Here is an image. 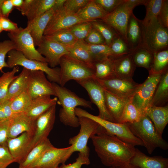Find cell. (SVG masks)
I'll return each instance as SVG.
<instances>
[{"instance_id": "32", "label": "cell", "mask_w": 168, "mask_h": 168, "mask_svg": "<svg viewBox=\"0 0 168 168\" xmlns=\"http://www.w3.org/2000/svg\"><path fill=\"white\" fill-rule=\"evenodd\" d=\"M168 71L162 74L152 99L151 106H161L168 101Z\"/></svg>"}, {"instance_id": "52", "label": "cell", "mask_w": 168, "mask_h": 168, "mask_svg": "<svg viewBox=\"0 0 168 168\" xmlns=\"http://www.w3.org/2000/svg\"><path fill=\"white\" fill-rule=\"evenodd\" d=\"M11 119L0 121V144H6Z\"/></svg>"}, {"instance_id": "58", "label": "cell", "mask_w": 168, "mask_h": 168, "mask_svg": "<svg viewBox=\"0 0 168 168\" xmlns=\"http://www.w3.org/2000/svg\"><path fill=\"white\" fill-rule=\"evenodd\" d=\"M146 0H125V2L127 6L132 10L137 6L143 4Z\"/></svg>"}, {"instance_id": "59", "label": "cell", "mask_w": 168, "mask_h": 168, "mask_svg": "<svg viewBox=\"0 0 168 168\" xmlns=\"http://www.w3.org/2000/svg\"><path fill=\"white\" fill-rule=\"evenodd\" d=\"M66 0H55L52 8L54 11L61 9L63 7L64 3Z\"/></svg>"}, {"instance_id": "63", "label": "cell", "mask_w": 168, "mask_h": 168, "mask_svg": "<svg viewBox=\"0 0 168 168\" xmlns=\"http://www.w3.org/2000/svg\"><path fill=\"white\" fill-rule=\"evenodd\" d=\"M4 0H0V18L2 16L1 12V6Z\"/></svg>"}, {"instance_id": "33", "label": "cell", "mask_w": 168, "mask_h": 168, "mask_svg": "<svg viewBox=\"0 0 168 168\" xmlns=\"http://www.w3.org/2000/svg\"><path fill=\"white\" fill-rule=\"evenodd\" d=\"M94 78L104 80L115 76L114 62L111 58H108L94 63Z\"/></svg>"}, {"instance_id": "60", "label": "cell", "mask_w": 168, "mask_h": 168, "mask_svg": "<svg viewBox=\"0 0 168 168\" xmlns=\"http://www.w3.org/2000/svg\"><path fill=\"white\" fill-rule=\"evenodd\" d=\"M14 8L19 9L21 6L23 0H11Z\"/></svg>"}, {"instance_id": "17", "label": "cell", "mask_w": 168, "mask_h": 168, "mask_svg": "<svg viewBox=\"0 0 168 168\" xmlns=\"http://www.w3.org/2000/svg\"><path fill=\"white\" fill-rule=\"evenodd\" d=\"M36 49L46 59L51 68L59 65L62 57L69 54L67 47L44 36Z\"/></svg>"}, {"instance_id": "39", "label": "cell", "mask_w": 168, "mask_h": 168, "mask_svg": "<svg viewBox=\"0 0 168 168\" xmlns=\"http://www.w3.org/2000/svg\"><path fill=\"white\" fill-rule=\"evenodd\" d=\"M32 100L26 90L10 100V106L14 114L24 113Z\"/></svg>"}, {"instance_id": "40", "label": "cell", "mask_w": 168, "mask_h": 168, "mask_svg": "<svg viewBox=\"0 0 168 168\" xmlns=\"http://www.w3.org/2000/svg\"><path fill=\"white\" fill-rule=\"evenodd\" d=\"M44 36L68 48L72 46L78 41L69 29L60 30L50 35Z\"/></svg>"}, {"instance_id": "53", "label": "cell", "mask_w": 168, "mask_h": 168, "mask_svg": "<svg viewBox=\"0 0 168 168\" xmlns=\"http://www.w3.org/2000/svg\"><path fill=\"white\" fill-rule=\"evenodd\" d=\"M157 18L164 27L168 28V1L163 0Z\"/></svg>"}, {"instance_id": "1", "label": "cell", "mask_w": 168, "mask_h": 168, "mask_svg": "<svg viewBox=\"0 0 168 168\" xmlns=\"http://www.w3.org/2000/svg\"><path fill=\"white\" fill-rule=\"evenodd\" d=\"M95 152L104 166L110 167L129 163L135 146L108 133L102 127L91 138Z\"/></svg>"}, {"instance_id": "38", "label": "cell", "mask_w": 168, "mask_h": 168, "mask_svg": "<svg viewBox=\"0 0 168 168\" xmlns=\"http://www.w3.org/2000/svg\"><path fill=\"white\" fill-rule=\"evenodd\" d=\"M55 2V0H34L26 16L28 21L36 18L52 8Z\"/></svg>"}, {"instance_id": "4", "label": "cell", "mask_w": 168, "mask_h": 168, "mask_svg": "<svg viewBox=\"0 0 168 168\" xmlns=\"http://www.w3.org/2000/svg\"><path fill=\"white\" fill-rule=\"evenodd\" d=\"M75 113L77 117H86L94 120L108 133L115 136L124 142L134 146H143L142 141L133 135L126 124L112 122L103 119L80 108H75Z\"/></svg>"}, {"instance_id": "14", "label": "cell", "mask_w": 168, "mask_h": 168, "mask_svg": "<svg viewBox=\"0 0 168 168\" xmlns=\"http://www.w3.org/2000/svg\"><path fill=\"white\" fill-rule=\"evenodd\" d=\"M44 73L40 70H30L26 91L32 100L44 96H55L52 83L47 79Z\"/></svg>"}, {"instance_id": "10", "label": "cell", "mask_w": 168, "mask_h": 168, "mask_svg": "<svg viewBox=\"0 0 168 168\" xmlns=\"http://www.w3.org/2000/svg\"><path fill=\"white\" fill-rule=\"evenodd\" d=\"M149 73L148 77L144 82L140 84L131 99L133 104L144 114L145 110L151 105L162 74L151 72Z\"/></svg>"}, {"instance_id": "35", "label": "cell", "mask_w": 168, "mask_h": 168, "mask_svg": "<svg viewBox=\"0 0 168 168\" xmlns=\"http://www.w3.org/2000/svg\"><path fill=\"white\" fill-rule=\"evenodd\" d=\"M131 99L125 105L119 123L126 124L137 122L145 114L133 104Z\"/></svg>"}, {"instance_id": "29", "label": "cell", "mask_w": 168, "mask_h": 168, "mask_svg": "<svg viewBox=\"0 0 168 168\" xmlns=\"http://www.w3.org/2000/svg\"><path fill=\"white\" fill-rule=\"evenodd\" d=\"M76 14L84 22H92L97 19H101L108 14L94 0H90Z\"/></svg>"}, {"instance_id": "47", "label": "cell", "mask_w": 168, "mask_h": 168, "mask_svg": "<svg viewBox=\"0 0 168 168\" xmlns=\"http://www.w3.org/2000/svg\"><path fill=\"white\" fill-rule=\"evenodd\" d=\"M90 154L79 152L75 162L72 163L62 164L57 168H82L83 165H88L90 164Z\"/></svg>"}, {"instance_id": "61", "label": "cell", "mask_w": 168, "mask_h": 168, "mask_svg": "<svg viewBox=\"0 0 168 168\" xmlns=\"http://www.w3.org/2000/svg\"><path fill=\"white\" fill-rule=\"evenodd\" d=\"M110 168H138L132 164L128 163L121 166L115 167H110Z\"/></svg>"}, {"instance_id": "46", "label": "cell", "mask_w": 168, "mask_h": 168, "mask_svg": "<svg viewBox=\"0 0 168 168\" xmlns=\"http://www.w3.org/2000/svg\"><path fill=\"white\" fill-rule=\"evenodd\" d=\"M13 43L10 40H5L0 42V71L3 73L2 69L4 67H8L6 62V55L11 50L15 49Z\"/></svg>"}, {"instance_id": "37", "label": "cell", "mask_w": 168, "mask_h": 168, "mask_svg": "<svg viewBox=\"0 0 168 168\" xmlns=\"http://www.w3.org/2000/svg\"><path fill=\"white\" fill-rule=\"evenodd\" d=\"M83 43L91 54L94 62L113 57V53L110 46L106 44H90L84 40Z\"/></svg>"}, {"instance_id": "20", "label": "cell", "mask_w": 168, "mask_h": 168, "mask_svg": "<svg viewBox=\"0 0 168 168\" xmlns=\"http://www.w3.org/2000/svg\"><path fill=\"white\" fill-rule=\"evenodd\" d=\"M126 39V43L132 52L139 48L143 47V25L142 21L137 18L133 13L130 16L128 23Z\"/></svg>"}, {"instance_id": "12", "label": "cell", "mask_w": 168, "mask_h": 168, "mask_svg": "<svg viewBox=\"0 0 168 168\" xmlns=\"http://www.w3.org/2000/svg\"><path fill=\"white\" fill-rule=\"evenodd\" d=\"M96 79L104 89L128 100L132 98L141 84L135 82L133 79H124L115 76L104 80Z\"/></svg>"}, {"instance_id": "41", "label": "cell", "mask_w": 168, "mask_h": 168, "mask_svg": "<svg viewBox=\"0 0 168 168\" xmlns=\"http://www.w3.org/2000/svg\"><path fill=\"white\" fill-rule=\"evenodd\" d=\"M163 0H146L144 5L146 8V15L142 21L144 26L147 25L153 19L157 17Z\"/></svg>"}, {"instance_id": "23", "label": "cell", "mask_w": 168, "mask_h": 168, "mask_svg": "<svg viewBox=\"0 0 168 168\" xmlns=\"http://www.w3.org/2000/svg\"><path fill=\"white\" fill-rule=\"evenodd\" d=\"M34 121L32 120L24 113L15 114L11 118L9 129L8 138H16L24 132L32 135Z\"/></svg>"}, {"instance_id": "43", "label": "cell", "mask_w": 168, "mask_h": 168, "mask_svg": "<svg viewBox=\"0 0 168 168\" xmlns=\"http://www.w3.org/2000/svg\"><path fill=\"white\" fill-rule=\"evenodd\" d=\"M91 23L92 27L97 30L103 37L106 44L110 46L114 38L118 34L112 28L102 21L96 20Z\"/></svg>"}, {"instance_id": "19", "label": "cell", "mask_w": 168, "mask_h": 168, "mask_svg": "<svg viewBox=\"0 0 168 168\" xmlns=\"http://www.w3.org/2000/svg\"><path fill=\"white\" fill-rule=\"evenodd\" d=\"M71 146L63 148L54 146L47 150L32 168H57L71 156Z\"/></svg>"}, {"instance_id": "11", "label": "cell", "mask_w": 168, "mask_h": 168, "mask_svg": "<svg viewBox=\"0 0 168 168\" xmlns=\"http://www.w3.org/2000/svg\"><path fill=\"white\" fill-rule=\"evenodd\" d=\"M77 82L86 91L91 102L97 106L99 111L98 116L103 119L115 122L107 110L104 89L96 80L91 78Z\"/></svg>"}, {"instance_id": "31", "label": "cell", "mask_w": 168, "mask_h": 168, "mask_svg": "<svg viewBox=\"0 0 168 168\" xmlns=\"http://www.w3.org/2000/svg\"><path fill=\"white\" fill-rule=\"evenodd\" d=\"M83 41H78L74 45L68 48V54L95 70L94 62Z\"/></svg>"}, {"instance_id": "21", "label": "cell", "mask_w": 168, "mask_h": 168, "mask_svg": "<svg viewBox=\"0 0 168 168\" xmlns=\"http://www.w3.org/2000/svg\"><path fill=\"white\" fill-rule=\"evenodd\" d=\"M54 12L52 8L40 16L28 21L26 28L33 38L35 47L38 46L41 42L44 30Z\"/></svg>"}, {"instance_id": "16", "label": "cell", "mask_w": 168, "mask_h": 168, "mask_svg": "<svg viewBox=\"0 0 168 168\" xmlns=\"http://www.w3.org/2000/svg\"><path fill=\"white\" fill-rule=\"evenodd\" d=\"M83 22H85L80 19L76 13L68 11L63 7L54 11L44 30V35L69 29L76 24Z\"/></svg>"}, {"instance_id": "36", "label": "cell", "mask_w": 168, "mask_h": 168, "mask_svg": "<svg viewBox=\"0 0 168 168\" xmlns=\"http://www.w3.org/2000/svg\"><path fill=\"white\" fill-rule=\"evenodd\" d=\"M168 48L153 53L152 65L149 72L162 74L168 70Z\"/></svg>"}, {"instance_id": "64", "label": "cell", "mask_w": 168, "mask_h": 168, "mask_svg": "<svg viewBox=\"0 0 168 168\" xmlns=\"http://www.w3.org/2000/svg\"><path fill=\"white\" fill-rule=\"evenodd\" d=\"M3 31L1 25L0 24V33Z\"/></svg>"}, {"instance_id": "7", "label": "cell", "mask_w": 168, "mask_h": 168, "mask_svg": "<svg viewBox=\"0 0 168 168\" xmlns=\"http://www.w3.org/2000/svg\"><path fill=\"white\" fill-rule=\"evenodd\" d=\"M168 46V28L160 23L157 17L143 26V47L153 54Z\"/></svg>"}, {"instance_id": "55", "label": "cell", "mask_w": 168, "mask_h": 168, "mask_svg": "<svg viewBox=\"0 0 168 168\" xmlns=\"http://www.w3.org/2000/svg\"><path fill=\"white\" fill-rule=\"evenodd\" d=\"M14 8L11 0H4L1 6V12L2 16L8 18Z\"/></svg>"}, {"instance_id": "13", "label": "cell", "mask_w": 168, "mask_h": 168, "mask_svg": "<svg viewBox=\"0 0 168 168\" xmlns=\"http://www.w3.org/2000/svg\"><path fill=\"white\" fill-rule=\"evenodd\" d=\"M56 105L51 106L34 121V130L30 144L31 150L48 138L55 122Z\"/></svg>"}, {"instance_id": "50", "label": "cell", "mask_w": 168, "mask_h": 168, "mask_svg": "<svg viewBox=\"0 0 168 168\" xmlns=\"http://www.w3.org/2000/svg\"><path fill=\"white\" fill-rule=\"evenodd\" d=\"M84 41L90 44H106L105 40L101 34L93 27Z\"/></svg>"}, {"instance_id": "56", "label": "cell", "mask_w": 168, "mask_h": 168, "mask_svg": "<svg viewBox=\"0 0 168 168\" xmlns=\"http://www.w3.org/2000/svg\"><path fill=\"white\" fill-rule=\"evenodd\" d=\"M0 103L6 118L11 119L14 114L13 112L10 107V100H5Z\"/></svg>"}, {"instance_id": "34", "label": "cell", "mask_w": 168, "mask_h": 168, "mask_svg": "<svg viewBox=\"0 0 168 168\" xmlns=\"http://www.w3.org/2000/svg\"><path fill=\"white\" fill-rule=\"evenodd\" d=\"M131 54L136 67L144 68L148 71L150 70L153 59L152 53L142 47L138 48Z\"/></svg>"}, {"instance_id": "44", "label": "cell", "mask_w": 168, "mask_h": 168, "mask_svg": "<svg viewBox=\"0 0 168 168\" xmlns=\"http://www.w3.org/2000/svg\"><path fill=\"white\" fill-rule=\"evenodd\" d=\"M110 47L115 58L131 54L132 51L124 40L118 35L113 39Z\"/></svg>"}, {"instance_id": "28", "label": "cell", "mask_w": 168, "mask_h": 168, "mask_svg": "<svg viewBox=\"0 0 168 168\" xmlns=\"http://www.w3.org/2000/svg\"><path fill=\"white\" fill-rule=\"evenodd\" d=\"M104 90L107 110L115 122L119 123L125 105L130 100L122 99L105 89Z\"/></svg>"}, {"instance_id": "18", "label": "cell", "mask_w": 168, "mask_h": 168, "mask_svg": "<svg viewBox=\"0 0 168 168\" xmlns=\"http://www.w3.org/2000/svg\"><path fill=\"white\" fill-rule=\"evenodd\" d=\"M32 137L31 134L24 132L16 138H8L7 141V145L10 154L15 162L19 165L31 150Z\"/></svg>"}, {"instance_id": "49", "label": "cell", "mask_w": 168, "mask_h": 168, "mask_svg": "<svg viewBox=\"0 0 168 168\" xmlns=\"http://www.w3.org/2000/svg\"><path fill=\"white\" fill-rule=\"evenodd\" d=\"M90 1V0H66L63 7L68 11L76 13Z\"/></svg>"}, {"instance_id": "57", "label": "cell", "mask_w": 168, "mask_h": 168, "mask_svg": "<svg viewBox=\"0 0 168 168\" xmlns=\"http://www.w3.org/2000/svg\"><path fill=\"white\" fill-rule=\"evenodd\" d=\"M34 0H24L23 3L18 10L23 16L27 15L31 7Z\"/></svg>"}, {"instance_id": "22", "label": "cell", "mask_w": 168, "mask_h": 168, "mask_svg": "<svg viewBox=\"0 0 168 168\" xmlns=\"http://www.w3.org/2000/svg\"><path fill=\"white\" fill-rule=\"evenodd\" d=\"M129 163L138 168H168L167 158L149 156L136 148Z\"/></svg>"}, {"instance_id": "45", "label": "cell", "mask_w": 168, "mask_h": 168, "mask_svg": "<svg viewBox=\"0 0 168 168\" xmlns=\"http://www.w3.org/2000/svg\"><path fill=\"white\" fill-rule=\"evenodd\" d=\"M92 28L91 22H85L76 24L69 29L78 41H82Z\"/></svg>"}, {"instance_id": "51", "label": "cell", "mask_w": 168, "mask_h": 168, "mask_svg": "<svg viewBox=\"0 0 168 168\" xmlns=\"http://www.w3.org/2000/svg\"><path fill=\"white\" fill-rule=\"evenodd\" d=\"M125 0H94L108 14L114 10Z\"/></svg>"}, {"instance_id": "2", "label": "cell", "mask_w": 168, "mask_h": 168, "mask_svg": "<svg viewBox=\"0 0 168 168\" xmlns=\"http://www.w3.org/2000/svg\"><path fill=\"white\" fill-rule=\"evenodd\" d=\"M58 99V103L62 106L59 110V119L63 124L76 128L80 126L78 117L75 113V109L78 106L92 109V103L79 97L74 92L58 84L52 82Z\"/></svg>"}, {"instance_id": "25", "label": "cell", "mask_w": 168, "mask_h": 168, "mask_svg": "<svg viewBox=\"0 0 168 168\" xmlns=\"http://www.w3.org/2000/svg\"><path fill=\"white\" fill-rule=\"evenodd\" d=\"M50 96H44L32 100L30 106L24 113L34 121L49 108L57 103V97L51 98Z\"/></svg>"}, {"instance_id": "15", "label": "cell", "mask_w": 168, "mask_h": 168, "mask_svg": "<svg viewBox=\"0 0 168 168\" xmlns=\"http://www.w3.org/2000/svg\"><path fill=\"white\" fill-rule=\"evenodd\" d=\"M125 0L114 10L101 20L112 28L126 43V30L133 10L127 6Z\"/></svg>"}, {"instance_id": "3", "label": "cell", "mask_w": 168, "mask_h": 168, "mask_svg": "<svg viewBox=\"0 0 168 168\" xmlns=\"http://www.w3.org/2000/svg\"><path fill=\"white\" fill-rule=\"evenodd\" d=\"M126 124L133 135L142 141L149 154L157 148L168 149L167 142L158 135L152 121L146 115L138 122Z\"/></svg>"}, {"instance_id": "9", "label": "cell", "mask_w": 168, "mask_h": 168, "mask_svg": "<svg viewBox=\"0 0 168 168\" xmlns=\"http://www.w3.org/2000/svg\"><path fill=\"white\" fill-rule=\"evenodd\" d=\"M7 35L15 44V50L21 52L26 58L47 63L35 48L33 38L26 27H19L14 31L8 32Z\"/></svg>"}, {"instance_id": "5", "label": "cell", "mask_w": 168, "mask_h": 168, "mask_svg": "<svg viewBox=\"0 0 168 168\" xmlns=\"http://www.w3.org/2000/svg\"><path fill=\"white\" fill-rule=\"evenodd\" d=\"M59 85L63 87L69 81L77 82L88 78H94L95 70L76 59L69 54L61 58Z\"/></svg>"}, {"instance_id": "8", "label": "cell", "mask_w": 168, "mask_h": 168, "mask_svg": "<svg viewBox=\"0 0 168 168\" xmlns=\"http://www.w3.org/2000/svg\"><path fill=\"white\" fill-rule=\"evenodd\" d=\"M80 128L78 134L70 138L68 143L72 146L71 153L76 152L90 154L87 146L88 140L97 133L101 126L97 123L89 118L78 117Z\"/></svg>"}, {"instance_id": "42", "label": "cell", "mask_w": 168, "mask_h": 168, "mask_svg": "<svg viewBox=\"0 0 168 168\" xmlns=\"http://www.w3.org/2000/svg\"><path fill=\"white\" fill-rule=\"evenodd\" d=\"M19 69V66L13 68L10 71L3 72L0 77V103L5 99L7 92L8 88L11 83L17 77L15 74Z\"/></svg>"}, {"instance_id": "54", "label": "cell", "mask_w": 168, "mask_h": 168, "mask_svg": "<svg viewBox=\"0 0 168 168\" xmlns=\"http://www.w3.org/2000/svg\"><path fill=\"white\" fill-rule=\"evenodd\" d=\"M0 24L3 30L9 32L14 31L19 28L16 23L12 21L8 18L3 16L0 18Z\"/></svg>"}, {"instance_id": "6", "label": "cell", "mask_w": 168, "mask_h": 168, "mask_svg": "<svg viewBox=\"0 0 168 168\" xmlns=\"http://www.w3.org/2000/svg\"><path fill=\"white\" fill-rule=\"evenodd\" d=\"M7 54V63L9 68L20 66L30 71H42L47 74L49 81L59 85L60 68H51L47 63L28 59L21 52L15 49L10 50Z\"/></svg>"}, {"instance_id": "48", "label": "cell", "mask_w": 168, "mask_h": 168, "mask_svg": "<svg viewBox=\"0 0 168 168\" xmlns=\"http://www.w3.org/2000/svg\"><path fill=\"white\" fill-rule=\"evenodd\" d=\"M15 160L6 144H0V168H6Z\"/></svg>"}, {"instance_id": "62", "label": "cell", "mask_w": 168, "mask_h": 168, "mask_svg": "<svg viewBox=\"0 0 168 168\" xmlns=\"http://www.w3.org/2000/svg\"><path fill=\"white\" fill-rule=\"evenodd\" d=\"M7 119L0 103V121Z\"/></svg>"}, {"instance_id": "27", "label": "cell", "mask_w": 168, "mask_h": 168, "mask_svg": "<svg viewBox=\"0 0 168 168\" xmlns=\"http://www.w3.org/2000/svg\"><path fill=\"white\" fill-rule=\"evenodd\" d=\"M53 146L48 138L41 142L31 149L24 160L19 165V168H32L44 153Z\"/></svg>"}, {"instance_id": "26", "label": "cell", "mask_w": 168, "mask_h": 168, "mask_svg": "<svg viewBox=\"0 0 168 168\" xmlns=\"http://www.w3.org/2000/svg\"><path fill=\"white\" fill-rule=\"evenodd\" d=\"M112 58L114 63L115 76L122 79H132L136 66L131 54Z\"/></svg>"}, {"instance_id": "30", "label": "cell", "mask_w": 168, "mask_h": 168, "mask_svg": "<svg viewBox=\"0 0 168 168\" xmlns=\"http://www.w3.org/2000/svg\"><path fill=\"white\" fill-rule=\"evenodd\" d=\"M30 72V70L23 68L17 77L10 84L6 97L3 101L11 100L26 90Z\"/></svg>"}, {"instance_id": "24", "label": "cell", "mask_w": 168, "mask_h": 168, "mask_svg": "<svg viewBox=\"0 0 168 168\" xmlns=\"http://www.w3.org/2000/svg\"><path fill=\"white\" fill-rule=\"evenodd\" d=\"M145 114L151 119L158 135H162L168 123V106H150L144 111Z\"/></svg>"}]
</instances>
